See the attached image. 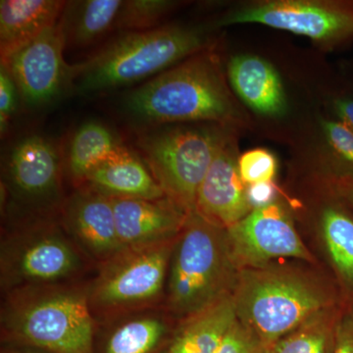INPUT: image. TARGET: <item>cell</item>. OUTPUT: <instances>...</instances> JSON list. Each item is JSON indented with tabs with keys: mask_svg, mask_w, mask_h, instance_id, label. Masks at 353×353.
Returning <instances> with one entry per match:
<instances>
[{
	"mask_svg": "<svg viewBox=\"0 0 353 353\" xmlns=\"http://www.w3.org/2000/svg\"><path fill=\"white\" fill-rule=\"evenodd\" d=\"M125 106L134 118L152 125L211 122L234 129L246 123L212 48L132 90Z\"/></svg>",
	"mask_w": 353,
	"mask_h": 353,
	"instance_id": "6da1fadb",
	"label": "cell"
},
{
	"mask_svg": "<svg viewBox=\"0 0 353 353\" xmlns=\"http://www.w3.org/2000/svg\"><path fill=\"white\" fill-rule=\"evenodd\" d=\"M211 46L203 28L164 26L126 32L85 61L73 65V83L82 92L125 87L163 73Z\"/></svg>",
	"mask_w": 353,
	"mask_h": 353,
	"instance_id": "7a4b0ae2",
	"label": "cell"
},
{
	"mask_svg": "<svg viewBox=\"0 0 353 353\" xmlns=\"http://www.w3.org/2000/svg\"><path fill=\"white\" fill-rule=\"evenodd\" d=\"M232 296L236 318L255 332L266 350L316 313L341 305L328 285L271 265L239 270Z\"/></svg>",
	"mask_w": 353,
	"mask_h": 353,
	"instance_id": "3957f363",
	"label": "cell"
},
{
	"mask_svg": "<svg viewBox=\"0 0 353 353\" xmlns=\"http://www.w3.org/2000/svg\"><path fill=\"white\" fill-rule=\"evenodd\" d=\"M238 273L226 230L192 211L172 252L168 288L171 308L190 317L201 312L232 294Z\"/></svg>",
	"mask_w": 353,
	"mask_h": 353,
	"instance_id": "277c9868",
	"label": "cell"
},
{
	"mask_svg": "<svg viewBox=\"0 0 353 353\" xmlns=\"http://www.w3.org/2000/svg\"><path fill=\"white\" fill-rule=\"evenodd\" d=\"M233 130L221 125L153 130L141 134L138 145L166 196L192 212L199 187Z\"/></svg>",
	"mask_w": 353,
	"mask_h": 353,
	"instance_id": "5b68a950",
	"label": "cell"
},
{
	"mask_svg": "<svg viewBox=\"0 0 353 353\" xmlns=\"http://www.w3.org/2000/svg\"><path fill=\"white\" fill-rule=\"evenodd\" d=\"M21 340L52 353H92L94 323L87 299L57 292L32 299L10 316Z\"/></svg>",
	"mask_w": 353,
	"mask_h": 353,
	"instance_id": "8992f818",
	"label": "cell"
},
{
	"mask_svg": "<svg viewBox=\"0 0 353 353\" xmlns=\"http://www.w3.org/2000/svg\"><path fill=\"white\" fill-rule=\"evenodd\" d=\"M260 24L339 46L353 39V2L277 0L256 2L228 13L218 27Z\"/></svg>",
	"mask_w": 353,
	"mask_h": 353,
	"instance_id": "52a82bcc",
	"label": "cell"
},
{
	"mask_svg": "<svg viewBox=\"0 0 353 353\" xmlns=\"http://www.w3.org/2000/svg\"><path fill=\"white\" fill-rule=\"evenodd\" d=\"M226 231L238 270L268 266L281 259L313 261L287 211L277 202L253 209Z\"/></svg>",
	"mask_w": 353,
	"mask_h": 353,
	"instance_id": "ba28073f",
	"label": "cell"
},
{
	"mask_svg": "<svg viewBox=\"0 0 353 353\" xmlns=\"http://www.w3.org/2000/svg\"><path fill=\"white\" fill-rule=\"evenodd\" d=\"M65 46L59 20L37 38L1 58L2 66L12 77L26 103H48L73 83V65L65 62Z\"/></svg>",
	"mask_w": 353,
	"mask_h": 353,
	"instance_id": "9c48e42d",
	"label": "cell"
},
{
	"mask_svg": "<svg viewBox=\"0 0 353 353\" xmlns=\"http://www.w3.org/2000/svg\"><path fill=\"white\" fill-rule=\"evenodd\" d=\"M130 250L97 285L95 299L104 305L148 301L163 288L173 252L168 241Z\"/></svg>",
	"mask_w": 353,
	"mask_h": 353,
	"instance_id": "30bf717a",
	"label": "cell"
},
{
	"mask_svg": "<svg viewBox=\"0 0 353 353\" xmlns=\"http://www.w3.org/2000/svg\"><path fill=\"white\" fill-rule=\"evenodd\" d=\"M239 152L232 134L216 155L199 187L194 211L216 227L227 230L253 210L239 172Z\"/></svg>",
	"mask_w": 353,
	"mask_h": 353,
	"instance_id": "8fae6325",
	"label": "cell"
},
{
	"mask_svg": "<svg viewBox=\"0 0 353 353\" xmlns=\"http://www.w3.org/2000/svg\"><path fill=\"white\" fill-rule=\"evenodd\" d=\"M116 229L124 250L171 240L181 233L189 211L170 197L160 199L111 197Z\"/></svg>",
	"mask_w": 353,
	"mask_h": 353,
	"instance_id": "7c38bea8",
	"label": "cell"
},
{
	"mask_svg": "<svg viewBox=\"0 0 353 353\" xmlns=\"http://www.w3.org/2000/svg\"><path fill=\"white\" fill-rule=\"evenodd\" d=\"M61 153L50 139L32 134L20 139L8 155L6 173L16 194L26 201H44L59 192Z\"/></svg>",
	"mask_w": 353,
	"mask_h": 353,
	"instance_id": "4fadbf2b",
	"label": "cell"
},
{
	"mask_svg": "<svg viewBox=\"0 0 353 353\" xmlns=\"http://www.w3.org/2000/svg\"><path fill=\"white\" fill-rule=\"evenodd\" d=\"M25 240L3 256L2 272L11 282H54L78 268V255L59 234L41 233Z\"/></svg>",
	"mask_w": 353,
	"mask_h": 353,
	"instance_id": "5bb4252c",
	"label": "cell"
},
{
	"mask_svg": "<svg viewBox=\"0 0 353 353\" xmlns=\"http://www.w3.org/2000/svg\"><path fill=\"white\" fill-rule=\"evenodd\" d=\"M65 220L83 248L94 256L108 259L124 250L121 245L111 197L88 187L67 203Z\"/></svg>",
	"mask_w": 353,
	"mask_h": 353,
	"instance_id": "9a60e30c",
	"label": "cell"
},
{
	"mask_svg": "<svg viewBox=\"0 0 353 353\" xmlns=\"http://www.w3.org/2000/svg\"><path fill=\"white\" fill-rule=\"evenodd\" d=\"M230 85L246 106L260 115L280 117L287 112L288 102L277 69L264 58L239 54L227 66Z\"/></svg>",
	"mask_w": 353,
	"mask_h": 353,
	"instance_id": "2e32d148",
	"label": "cell"
},
{
	"mask_svg": "<svg viewBox=\"0 0 353 353\" xmlns=\"http://www.w3.org/2000/svg\"><path fill=\"white\" fill-rule=\"evenodd\" d=\"M85 183L110 197L160 199L167 196L145 163L124 145L90 172Z\"/></svg>",
	"mask_w": 353,
	"mask_h": 353,
	"instance_id": "e0dca14e",
	"label": "cell"
},
{
	"mask_svg": "<svg viewBox=\"0 0 353 353\" xmlns=\"http://www.w3.org/2000/svg\"><path fill=\"white\" fill-rule=\"evenodd\" d=\"M66 4V1L58 0H1V58L10 54L51 26L57 24Z\"/></svg>",
	"mask_w": 353,
	"mask_h": 353,
	"instance_id": "ac0fdd59",
	"label": "cell"
},
{
	"mask_svg": "<svg viewBox=\"0 0 353 353\" xmlns=\"http://www.w3.org/2000/svg\"><path fill=\"white\" fill-rule=\"evenodd\" d=\"M321 234L345 304H353V210L338 194L323 208Z\"/></svg>",
	"mask_w": 353,
	"mask_h": 353,
	"instance_id": "d6986e66",
	"label": "cell"
},
{
	"mask_svg": "<svg viewBox=\"0 0 353 353\" xmlns=\"http://www.w3.org/2000/svg\"><path fill=\"white\" fill-rule=\"evenodd\" d=\"M236 319L233 296L222 297L190 316L167 353H215Z\"/></svg>",
	"mask_w": 353,
	"mask_h": 353,
	"instance_id": "ffe728a7",
	"label": "cell"
},
{
	"mask_svg": "<svg viewBox=\"0 0 353 353\" xmlns=\"http://www.w3.org/2000/svg\"><path fill=\"white\" fill-rule=\"evenodd\" d=\"M122 146L109 128L90 121L79 127L70 139L65 166L74 181L85 182L90 172L108 161Z\"/></svg>",
	"mask_w": 353,
	"mask_h": 353,
	"instance_id": "44dd1931",
	"label": "cell"
},
{
	"mask_svg": "<svg viewBox=\"0 0 353 353\" xmlns=\"http://www.w3.org/2000/svg\"><path fill=\"white\" fill-rule=\"evenodd\" d=\"M122 0H85L67 2L60 18L65 43L72 46H90L114 29Z\"/></svg>",
	"mask_w": 353,
	"mask_h": 353,
	"instance_id": "7402d4cb",
	"label": "cell"
},
{
	"mask_svg": "<svg viewBox=\"0 0 353 353\" xmlns=\"http://www.w3.org/2000/svg\"><path fill=\"white\" fill-rule=\"evenodd\" d=\"M343 304L324 309L285 334L268 353H334L336 328Z\"/></svg>",
	"mask_w": 353,
	"mask_h": 353,
	"instance_id": "603a6c76",
	"label": "cell"
},
{
	"mask_svg": "<svg viewBox=\"0 0 353 353\" xmlns=\"http://www.w3.org/2000/svg\"><path fill=\"white\" fill-rule=\"evenodd\" d=\"M164 332L163 323L155 318L128 322L110 336L106 353H150L161 340Z\"/></svg>",
	"mask_w": 353,
	"mask_h": 353,
	"instance_id": "cb8c5ba5",
	"label": "cell"
},
{
	"mask_svg": "<svg viewBox=\"0 0 353 353\" xmlns=\"http://www.w3.org/2000/svg\"><path fill=\"white\" fill-rule=\"evenodd\" d=\"M176 2L168 0H129L123 2L114 29L126 32H141L155 29Z\"/></svg>",
	"mask_w": 353,
	"mask_h": 353,
	"instance_id": "d4e9b609",
	"label": "cell"
},
{
	"mask_svg": "<svg viewBox=\"0 0 353 353\" xmlns=\"http://www.w3.org/2000/svg\"><path fill=\"white\" fill-rule=\"evenodd\" d=\"M321 128L331 153L334 176H353V132L336 119H322Z\"/></svg>",
	"mask_w": 353,
	"mask_h": 353,
	"instance_id": "484cf974",
	"label": "cell"
},
{
	"mask_svg": "<svg viewBox=\"0 0 353 353\" xmlns=\"http://www.w3.org/2000/svg\"><path fill=\"white\" fill-rule=\"evenodd\" d=\"M239 172L245 185L274 182L278 171L275 155L265 148L248 150L239 157Z\"/></svg>",
	"mask_w": 353,
	"mask_h": 353,
	"instance_id": "4316f807",
	"label": "cell"
},
{
	"mask_svg": "<svg viewBox=\"0 0 353 353\" xmlns=\"http://www.w3.org/2000/svg\"><path fill=\"white\" fill-rule=\"evenodd\" d=\"M266 347L253 330L236 318L215 353H265Z\"/></svg>",
	"mask_w": 353,
	"mask_h": 353,
	"instance_id": "83f0119b",
	"label": "cell"
},
{
	"mask_svg": "<svg viewBox=\"0 0 353 353\" xmlns=\"http://www.w3.org/2000/svg\"><path fill=\"white\" fill-rule=\"evenodd\" d=\"M17 87L12 77L1 65L0 68V129L1 134L7 131L9 121L17 106Z\"/></svg>",
	"mask_w": 353,
	"mask_h": 353,
	"instance_id": "f1b7e54d",
	"label": "cell"
},
{
	"mask_svg": "<svg viewBox=\"0 0 353 353\" xmlns=\"http://www.w3.org/2000/svg\"><path fill=\"white\" fill-rule=\"evenodd\" d=\"M334 353H353V304H343Z\"/></svg>",
	"mask_w": 353,
	"mask_h": 353,
	"instance_id": "f546056e",
	"label": "cell"
},
{
	"mask_svg": "<svg viewBox=\"0 0 353 353\" xmlns=\"http://www.w3.org/2000/svg\"><path fill=\"white\" fill-rule=\"evenodd\" d=\"M331 101L334 119L340 121L353 132V88L343 90Z\"/></svg>",
	"mask_w": 353,
	"mask_h": 353,
	"instance_id": "4dcf8cb0",
	"label": "cell"
},
{
	"mask_svg": "<svg viewBox=\"0 0 353 353\" xmlns=\"http://www.w3.org/2000/svg\"><path fill=\"white\" fill-rule=\"evenodd\" d=\"M277 189L274 182L246 185V196L252 209L263 208L275 202Z\"/></svg>",
	"mask_w": 353,
	"mask_h": 353,
	"instance_id": "1f68e13d",
	"label": "cell"
},
{
	"mask_svg": "<svg viewBox=\"0 0 353 353\" xmlns=\"http://www.w3.org/2000/svg\"><path fill=\"white\" fill-rule=\"evenodd\" d=\"M332 190L341 197L353 210V176H334Z\"/></svg>",
	"mask_w": 353,
	"mask_h": 353,
	"instance_id": "d6a6232c",
	"label": "cell"
},
{
	"mask_svg": "<svg viewBox=\"0 0 353 353\" xmlns=\"http://www.w3.org/2000/svg\"><path fill=\"white\" fill-rule=\"evenodd\" d=\"M265 353H268V352H267V350H266V352H265Z\"/></svg>",
	"mask_w": 353,
	"mask_h": 353,
	"instance_id": "836d02e7",
	"label": "cell"
}]
</instances>
